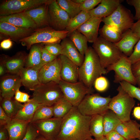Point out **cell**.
Segmentation results:
<instances>
[{
  "label": "cell",
  "instance_id": "cell-16",
  "mask_svg": "<svg viewBox=\"0 0 140 140\" xmlns=\"http://www.w3.org/2000/svg\"><path fill=\"white\" fill-rule=\"evenodd\" d=\"M61 64L60 76L62 80L69 83L79 81V67L65 55L58 56Z\"/></svg>",
  "mask_w": 140,
  "mask_h": 140
},
{
  "label": "cell",
  "instance_id": "cell-12",
  "mask_svg": "<svg viewBox=\"0 0 140 140\" xmlns=\"http://www.w3.org/2000/svg\"><path fill=\"white\" fill-rule=\"evenodd\" d=\"M62 118H52L30 122L39 135L47 140H55L60 131Z\"/></svg>",
  "mask_w": 140,
  "mask_h": 140
},
{
  "label": "cell",
  "instance_id": "cell-48",
  "mask_svg": "<svg viewBox=\"0 0 140 140\" xmlns=\"http://www.w3.org/2000/svg\"><path fill=\"white\" fill-rule=\"evenodd\" d=\"M12 119L7 115L0 106V126H5L10 122Z\"/></svg>",
  "mask_w": 140,
  "mask_h": 140
},
{
  "label": "cell",
  "instance_id": "cell-36",
  "mask_svg": "<svg viewBox=\"0 0 140 140\" xmlns=\"http://www.w3.org/2000/svg\"><path fill=\"white\" fill-rule=\"evenodd\" d=\"M91 17L89 11H81L71 20L65 30L68 34L77 29Z\"/></svg>",
  "mask_w": 140,
  "mask_h": 140
},
{
  "label": "cell",
  "instance_id": "cell-5",
  "mask_svg": "<svg viewBox=\"0 0 140 140\" xmlns=\"http://www.w3.org/2000/svg\"><path fill=\"white\" fill-rule=\"evenodd\" d=\"M33 91L32 98L41 105L53 106L64 97L59 83L54 82L41 84Z\"/></svg>",
  "mask_w": 140,
  "mask_h": 140
},
{
  "label": "cell",
  "instance_id": "cell-8",
  "mask_svg": "<svg viewBox=\"0 0 140 140\" xmlns=\"http://www.w3.org/2000/svg\"><path fill=\"white\" fill-rule=\"evenodd\" d=\"M134 20L130 11L121 4L110 15L102 18V22L123 34L130 29Z\"/></svg>",
  "mask_w": 140,
  "mask_h": 140
},
{
  "label": "cell",
  "instance_id": "cell-43",
  "mask_svg": "<svg viewBox=\"0 0 140 140\" xmlns=\"http://www.w3.org/2000/svg\"><path fill=\"white\" fill-rule=\"evenodd\" d=\"M58 57L52 55L45 48L44 46H42L41 59L42 66L53 61Z\"/></svg>",
  "mask_w": 140,
  "mask_h": 140
},
{
  "label": "cell",
  "instance_id": "cell-20",
  "mask_svg": "<svg viewBox=\"0 0 140 140\" xmlns=\"http://www.w3.org/2000/svg\"><path fill=\"white\" fill-rule=\"evenodd\" d=\"M140 39L130 29L123 34L118 41L114 44L123 53L129 57L133 52L135 45Z\"/></svg>",
  "mask_w": 140,
  "mask_h": 140
},
{
  "label": "cell",
  "instance_id": "cell-56",
  "mask_svg": "<svg viewBox=\"0 0 140 140\" xmlns=\"http://www.w3.org/2000/svg\"><path fill=\"white\" fill-rule=\"evenodd\" d=\"M136 84L140 88V76L135 77Z\"/></svg>",
  "mask_w": 140,
  "mask_h": 140
},
{
  "label": "cell",
  "instance_id": "cell-47",
  "mask_svg": "<svg viewBox=\"0 0 140 140\" xmlns=\"http://www.w3.org/2000/svg\"><path fill=\"white\" fill-rule=\"evenodd\" d=\"M127 3L133 6L135 10L134 20H137L140 19V0H127Z\"/></svg>",
  "mask_w": 140,
  "mask_h": 140
},
{
  "label": "cell",
  "instance_id": "cell-57",
  "mask_svg": "<svg viewBox=\"0 0 140 140\" xmlns=\"http://www.w3.org/2000/svg\"><path fill=\"white\" fill-rule=\"evenodd\" d=\"M74 2L77 4H81L84 2L85 0H72Z\"/></svg>",
  "mask_w": 140,
  "mask_h": 140
},
{
  "label": "cell",
  "instance_id": "cell-19",
  "mask_svg": "<svg viewBox=\"0 0 140 140\" xmlns=\"http://www.w3.org/2000/svg\"><path fill=\"white\" fill-rule=\"evenodd\" d=\"M102 19L91 17L77 30L86 37L88 42L93 43L98 37L99 27Z\"/></svg>",
  "mask_w": 140,
  "mask_h": 140
},
{
  "label": "cell",
  "instance_id": "cell-52",
  "mask_svg": "<svg viewBox=\"0 0 140 140\" xmlns=\"http://www.w3.org/2000/svg\"><path fill=\"white\" fill-rule=\"evenodd\" d=\"M131 68L133 74L135 77L140 76V60L132 64Z\"/></svg>",
  "mask_w": 140,
  "mask_h": 140
},
{
  "label": "cell",
  "instance_id": "cell-54",
  "mask_svg": "<svg viewBox=\"0 0 140 140\" xmlns=\"http://www.w3.org/2000/svg\"><path fill=\"white\" fill-rule=\"evenodd\" d=\"M133 115L136 119L140 120V106L134 107L133 111Z\"/></svg>",
  "mask_w": 140,
  "mask_h": 140
},
{
  "label": "cell",
  "instance_id": "cell-46",
  "mask_svg": "<svg viewBox=\"0 0 140 140\" xmlns=\"http://www.w3.org/2000/svg\"><path fill=\"white\" fill-rule=\"evenodd\" d=\"M15 95V99L20 103H24L29 101L30 100V96L28 94L20 91L19 89L17 90Z\"/></svg>",
  "mask_w": 140,
  "mask_h": 140
},
{
  "label": "cell",
  "instance_id": "cell-58",
  "mask_svg": "<svg viewBox=\"0 0 140 140\" xmlns=\"http://www.w3.org/2000/svg\"><path fill=\"white\" fill-rule=\"evenodd\" d=\"M35 140H47L39 135L37 137Z\"/></svg>",
  "mask_w": 140,
  "mask_h": 140
},
{
  "label": "cell",
  "instance_id": "cell-30",
  "mask_svg": "<svg viewBox=\"0 0 140 140\" xmlns=\"http://www.w3.org/2000/svg\"><path fill=\"white\" fill-rule=\"evenodd\" d=\"M104 136H106L111 132L114 130L122 121L112 110L108 109L103 114Z\"/></svg>",
  "mask_w": 140,
  "mask_h": 140
},
{
  "label": "cell",
  "instance_id": "cell-9",
  "mask_svg": "<svg viewBox=\"0 0 140 140\" xmlns=\"http://www.w3.org/2000/svg\"><path fill=\"white\" fill-rule=\"evenodd\" d=\"M59 84L65 98L74 107H77L86 95L95 91L93 87L88 88L79 81L72 83L61 80Z\"/></svg>",
  "mask_w": 140,
  "mask_h": 140
},
{
  "label": "cell",
  "instance_id": "cell-49",
  "mask_svg": "<svg viewBox=\"0 0 140 140\" xmlns=\"http://www.w3.org/2000/svg\"><path fill=\"white\" fill-rule=\"evenodd\" d=\"M105 136L108 140H127L115 130L111 132Z\"/></svg>",
  "mask_w": 140,
  "mask_h": 140
},
{
  "label": "cell",
  "instance_id": "cell-28",
  "mask_svg": "<svg viewBox=\"0 0 140 140\" xmlns=\"http://www.w3.org/2000/svg\"><path fill=\"white\" fill-rule=\"evenodd\" d=\"M40 104L32 98L22 104L13 118L31 122L36 109Z\"/></svg>",
  "mask_w": 140,
  "mask_h": 140
},
{
  "label": "cell",
  "instance_id": "cell-18",
  "mask_svg": "<svg viewBox=\"0 0 140 140\" xmlns=\"http://www.w3.org/2000/svg\"><path fill=\"white\" fill-rule=\"evenodd\" d=\"M0 22H5L21 27L38 28L32 19L25 12L0 16Z\"/></svg>",
  "mask_w": 140,
  "mask_h": 140
},
{
  "label": "cell",
  "instance_id": "cell-37",
  "mask_svg": "<svg viewBox=\"0 0 140 140\" xmlns=\"http://www.w3.org/2000/svg\"><path fill=\"white\" fill-rule=\"evenodd\" d=\"M57 2L59 6L67 13L71 19L81 11L80 4L74 2L72 0H57Z\"/></svg>",
  "mask_w": 140,
  "mask_h": 140
},
{
  "label": "cell",
  "instance_id": "cell-34",
  "mask_svg": "<svg viewBox=\"0 0 140 140\" xmlns=\"http://www.w3.org/2000/svg\"><path fill=\"white\" fill-rule=\"evenodd\" d=\"M99 33L100 37L113 43L118 41L123 34L114 28L104 24L99 30Z\"/></svg>",
  "mask_w": 140,
  "mask_h": 140
},
{
  "label": "cell",
  "instance_id": "cell-13",
  "mask_svg": "<svg viewBox=\"0 0 140 140\" xmlns=\"http://www.w3.org/2000/svg\"><path fill=\"white\" fill-rule=\"evenodd\" d=\"M48 15L49 25L57 30H65L71 20L67 13L59 6L56 0H53L48 5Z\"/></svg>",
  "mask_w": 140,
  "mask_h": 140
},
{
  "label": "cell",
  "instance_id": "cell-21",
  "mask_svg": "<svg viewBox=\"0 0 140 140\" xmlns=\"http://www.w3.org/2000/svg\"><path fill=\"white\" fill-rule=\"evenodd\" d=\"M27 56L19 52L11 57H5L1 61L4 64L8 73L11 74L19 75L21 69L25 65Z\"/></svg>",
  "mask_w": 140,
  "mask_h": 140
},
{
  "label": "cell",
  "instance_id": "cell-3",
  "mask_svg": "<svg viewBox=\"0 0 140 140\" xmlns=\"http://www.w3.org/2000/svg\"><path fill=\"white\" fill-rule=\"evenodd\" d=\"M68 34V31L66 30H57L47 26L35 29L30 36L19 41L23 46H26L27 49L29 50L33 45L39 43H59Z\"/></svg>",
  "mask_w": 140,
  "mask_h": 140
},
{
  "label": "cell",
  "instance_id": "cell-24",
  "mask_svg": "<svg viewBox=\"0 0 140 140\" xmlns=\"http://www.w3.org/2000/svg\"><path fill=\"white\" fill-rule=\"evenodd\" d=\"M60 44L62 47L61 55L65 56L80 67L83 62L84 56L80 53L72 41L66 37Z\"/></svg>",
  "mask_w": 140,
  "mask_h": 140
},
{
  "label": "cell",
  "instance_id": "cell-4",
  "mask_svg": "<svg viewBox=\"0 0 140 140\" xmlns=\"http://www.w3.org/2000/svg\"><path fill=\"white\" fill-rule=\"evenodd\" d=\"M118 93L111 98L108 109L113 111L122 122L130 120V114L135 103L131 97L120 85L117 88Z\"/></svg>",
  "mask_w": 140,
  "mask_h": 140
},
{
  "label": "cell",
  "instance_id": "cell-41",
  "mask_svg": "<svg viewBox=\"0 0 140 140\" xmlns=\"http://www.w3.org/2000/svg\"><path fill=\"white\" fill-rule=\"evenodd\" d=\"M45 45L44 47L52 55L57 57L61 55L62 47L59 43H52Z\"/></svg>",
  "mask_w": 140,
  "mask_h": 140
},
{
  "label": "cell",
  "instance_id": "cell-6",
  "mask_svg": "<svg viewBox=\"0 0 140 140\" xmlns=\"http://www.w3.org/2000/svg\"><path fill=\"white\" fill-rule=\"evenodd\" d=\"M92 47L98 55L102 66L106 69L117 61L123 54L114 43L100 36L93 43Z\"/></svg>",
  "mask_w": 140,
  "mask_h": 140
},
{
  "label": "cell",
  "instance_id": "cell-40",
  "mask_svg": "<svg viewBox=\"0 0 140 140\" xmlns=\"http://www.w3.org/2000/svg\"><path fill=\"white\" fill-rule=\"evenodd\" d=\"M109 85V82L107 79L101 76L96 79L94 86L96 90L100 92H103L108 89Z\"/></svg>",
  "mask_w": 140,
  "mask_h": 140
},
{
  "label": "cell",
  "instance_id": "cell-51",
  "mask_svg": "<svg viewBox=\"0 0 140 140\" xmlns=\"http://www.w3.org/2000/svg\"><path fill=\"white\" fill-rule=\"evenodd\" d=\"M0 127V140H9V135L6 128L5 126Z\"/></svg>",
  "mask_w": 140,
  "mask_h": 140
},
{
  "label": "cell",
  "instance_id": "cell-59",
  "mask_svg": "<svg viewBox=\"0 0 140 140\" xmlns=\"http://www.w3.org/2000/svg\"><path fill=\"white\" fill-rule=\"evenodd\" d=\"M96 140H108L105 136H103V137Z\"/></svg>",
  "mask_w": 140,
  "mask_h": 140
},
{
  "label": "cell",
  "instance_id": "cell-31",
  "mask_svg": "<svg viewBox=\"0 0 140 140\" xmlns=\"http://www.w3.org/2000/svg\"><path fill=\"white\" fill-rule=\"evenodd\" d=\"M89 130L92 136L96 140L103 137L104 136V127L103 116L101 114H97L91 116Z\"/></svg>",
  "mask_w": 140,
  "mask_h": 140
},
{
  "label": "cell",
  "instance_id": "cell-1",
  "mask_svg": "<svg viewBox=\"0 0 140 140\" xmlns=\"http://www.w3.org/2000/svg\"><path fill=\"white\" fill-rule=\"evenodd\" d=\"M91 116L81 114L73 107L62 118L59 133L55 140H87L92 138L89 130Z\"/></svg>",
  "mask_w": 140,
  "mask_h": 140
},
{
  "label": "cell",
  "instance_id": "cell-17",
  "mask_svg": "<svg viewBox=\"0 0 140 140\" xmlns=\"http://www.w3.org/2000/svg\"><path fill=\"white\" fill-rule=\"evenodd\" d=\"M35 30L19 27L6 22H0V33L15 41H19L29 36Z\"/></svg>",
  "mask_w": 140,
  "mask_h": 140
},
{
  "label": "cell",
  "instance_id": "cell-50",
  "mask_svg": "<svg viewBox=\"0 0 140 140\" xmlns=\"http://www.w3.org/2000/svg\"><path fill=\"white\" fill-rule=\"evenodd\" d=\"M130 29L135 35L140 38V19L134 23Z\"/></svg>",
  "mask_w": 140,
  "mask_h": 140
},
{
  "label": "cell",
  "instance_id": "cell-22",
  "mask_svg": "<svg viewBox=\"0 0 140 140\" xmlns=\"http://www.w3.org/2000/svg\"><path fill=\"white\" fill-rule=\"evenodd\" d=\"M140 124L136 121L131 120L122 122L116 127L117 131L127 140L138 139L140 132Z\"/></svg>",
  "mask_w": 140,
  "mask_h": 140
},
{
  "label": "cell",
  "instance_id": "cell-38",
  "mask_svg": "<svg viewBox=\"0 0 140 140\" xmlns=\"http://www.w3.org/2000/svg\"><path fill=\"white\" fill-rule=\"evenodd\" d=\"M53 117V106L41 104L35 111L31 122L49 118Z\"/></svg>",
  "mask_w": 140,
  "mask_h": 140
},
{
  "label": "cell",
  "instance_id": "cell-35",
  "mask_svg": "<svg viewBox=\"0 0 140 140\" xmlns=\"http://www.w3.org/2000/svg\"><path fill=\"white\" fill-rule=\"evenodd\" d=\"M73 107L64 97L53 106V117L62 118Z\"/></svg>",
  "mask_w": 140,
  "mask_h": 140
},
{
  "label": "cell",
  "instance_id": "cell-14",
  "mask_svg": "<svg viewBox=\"0 0 140 140\" xmlns=\"http://www.w3.org/2000/svg\"><path fill=\"white\" fill-rule=\"evenodd\" d=\"M61 60L58 56L53 61L42 66L39 72L40 83L44 84L54 82L59 83L61 80Z\"/></svg>",
  "mask_w": 140,
  "mask_h": 140
},
{
  "label": "cell",
  "instance_id": "cell-29",
  "mask_svg": "<svg viewBox=\"0 0 140 140\" xmlns=\"http://www.w3.org/2000/svg\"><path fill=\"white\" fill-rule=\"evenodd\" d=\"M42 47V46L37 44L32 46L26 60V68H32L39 70L42 67L41 59Z\"/></svg>",
  "mask_w": 140,
  "mask_h": 140
},
{
  "label": "cell",
  "instance_id": "cell-32",
  "mask_svg": "<svg viewBox=\"0 0 140 140\" xmlns=\"http://www.w3.org/2000/svg\"><path fill=\"white\" fill-rule=\"evenodd\" d=\"M0 106L5 113L12 119L13 118L21 107L22 104L13 97L3 99L0 97Z\"/></svg>",
  "mask_w": 140,
  "mask_h": 140
},
{
  "label": "cell",
  "instance_id": "cell-39",
  "mask_svg": "<svg viewBox=\"0 0 140 140\" xmlns=\"http://www.w3.org/2000/svg\"><path fill=\"white\" fill-rule=\"evenodd\" d=\"M119 83L122 88L129 95L140 101V88L125 81H122Z\"/></svg>",
  "mask_w": 140,
  "mask_h": 140
},
{
  "label": "cell",
  "instance_id": "cell-53",
  "mask_svg": "<svg viewBox=\"0 0 140 140\" xmlns=\"http://www.w3.org/2000/svg\"><path fill=\"white\" fill-rule=\"evenodd\" d=\"M12 45V42L11 39L8 38L2 41L0 43V47L3 49L8 50L10 48Z\"/></svg>",
  "mask_w": 140,
  "mask_h": 140
},
{
  "label": "cell",
  "instance_id": "cell-33",
  "mask_svg": "<svg viewBox=\"0 0 140 140\" xmlns=\"http://www.w3.org/2000/svg\"><path fill=\"white\" fill-rule=\"evenodd\" d=\"M68 36L78 49L80 53L84 56L88 47L86 37L77 30L69 34Z\"/></svg>",
  "mask_w": 140,
  "mask_h": 140
},
{
  "label": "cell",
  "instance_id": "cell-7",
  "mask_svg": "<svg viewBox=\"0 0 140 140\" xmlns=\"http://www.w3.org/2000/svg\"><path fill=\"white\" fill-rule=\"evenodd\" d=\"M111 98L110 96L104 97L99 94L92 93L86 95L77 107L82 114L92 116L102 114L108 109Z\"/></svg>",
  "mask_w": 140,
  "mask_h": 140
},
{
  "label": "cell",
  "instance_id": "cell-55",
  "mask_svg": "<svg viewBox=\"0 0 140 140\" xmlns=\"http://www.w3.org/2000/svg\"><path fill=\"white\" fill-rule=\"evenodd\" d=\"M6 73H8L6 68L3 63L1 61L0 64V76L2 77L4 76Z\"/></svg>",
  "mask_w": 140,
  "mask_h": 140
},
{
  "label": "cell",
  "instance_id": "cell-45",
  "mask_svg": "<svg viewBox=\"0 0 140 140\" xmlns=\"http://www.w3.org/2000/svg\"><path fill=\"white\" fill-rule=\"evenodd\" d=\"M128 58L132 64L140 60V39L135 46L132 53Z\"/></svg>",
  "mask_w": 140,
  "mask_h": 140
},
{
  "label": "cell",
  "instance_id": "cell-15",
  "mask_svg": "<svg viewBox=\"0 0 140 140\" xmlns=\"http://www.w3.org/2000/svg\"><path fill=\"white\" fill-rule=\"evenodd\" d=\"M22 84L19 75L11 74L2 77L0 80V97L12 98Z\"/></svg>",
  "mask_w": 140,
  "mask_h": 140
},
{
  "label": "cell",
  "instance_id": "cell-61",
  "mask_svg": "<svg viewBox=\"0 0 140 140\" xmlns=\"http://www.w3.org/2000/svg\"><path fill=\"white\" fill-rule=\"evenodd\" d=\"M138 139V140H140V132L139 137Z\"/></svg>",
  "mask_w": 140,
  "mask_h": 140
},
{
  "label": "cell",
  "instance_id": "cell-2",
  "mask_svg": "<svg viewBox=\"0 0 140 140\" xmlns=\"http://www.w3.org/2000/svg\"><path fill=\"white\" fill-rule=\"evenodd\" d=\"M108 72L102 66L93 48L88 47L85 54L83 62L79 67V81L87 87L92 88L97 78Z\"/></svg>",
  "mask_w": 140,
  "mask_h": 140
},
{
  "label": "cell",
  "instance_id": "cell-10",
  "mask_svg": "<svg viewBox=\"0 0 140 140\" xmlns=\"http://www.w3.org/2000/svg\"><path fill=\"white\" fill-rule=\"evenodd\" d=\"M53 0H9L0 5V16L23 12L41 5L49 4Z\"/></svg>",
  "mask_w": 140,
  "mask_h": 140
},
{
  "label": "cell",
  "instance_id": "cell-60",
  "mask_svg": "<svg viewBox=\"0 0 140 140\" xmlns=\"http://www.w3.org/2000/svg\"><path fill=\"white\" fill-rule=\"evenodd\" d=\"M87 140H96L95 139H93V138H92L90 139H88Z\"/></svg>",
  "mask_w": 140,
  "mask_h": 140
},
{
  "label": "cell",
  "instance_id": "cell-27",
  "mask_svg": "<svg viewBox=\"0 0 140 140\" xmlns=\"http://www.w3.org/2000/svg\"><path fill=\"white\" fill-rule=\"evenodd\" d=\"M48 5L43 4L25 11L33 20L38 28L45 26L49 25L48 15Z\"/></svg>",
  "mask_w": 140,
  "mask_h": 140
},
{
  "label": "cell",
  "instance_id": "cell-23",
  "mask_svg": "<svg viewBox=\"0 0 140 140\" xmlns=\"http://www.w3.org/2000/svg\"><path fill=\"white\" fill-rule=\"evenodd\" d=\"M123 1L102 0L96 8L89 11L91 17L103 18L110 15Z\"/></svg>",
  "mask_w": 140,
  "mask_h": 140
},
{
  "label": "cell",
  "instance_id": "cell-26",
  "mask_svg": "<svg viewBox=\"0 0 140 140\" xmlns=\"http://www.w3.org/2000/svg\"><path fill=\"white\" fill-rule=\"evenodd\" d=\"M39 70L32 68H23L20 71L22 83L23 86L33 90L41 83L39 78Z\"/></svg>",
  "mask_w": 140,
  "mask_h": 140
},
{
  "label": "cell",
  "instance_id": "cell-25",
  "mask_svg": "<svg viewBox=\"0 0 140 140\" xmlns=\"http://www.w3.org/2000/svg\"><path fill=\"white\" fill-rule=\"evenodd\" d=\"M29 122L21 121L15 118L5 127L9 135V140H21L25 135Z\"/></svg>",
  "mask_w": 140,
  "mask_h": 140
},
{
  "label": "cell",
  "instance_id": "cell-44",
  "mask_svg": "<svg viewBox=\"0 0 140 140\" xmlns=\"http://www.w3.org/2000/svg\"><path fill=\"white\" fill-rule=\"evenodd\" d=\"M102 0H85L80 4L81 11L89 12L94 9V8L100 3Z\"/></svg>",
  "mask_w": 140,
  "mask_h": 140
},
{
  "label": "cell",
  "instance_id": "cell-42",
  "mask_svg": "<svg viewBox=\"0 0 140 140\" xmlns=\"http://www.w3.org/2000/svg\"><path fill=\"white\" fill-rule=\"evenodd\" d=\"M39 135L37 130L30 123L28 126L26 133L21 140H35Z\"/></svg>",
  "mask_w": 140,
  "mask_h": 140
},
{
  "label": "cell",
  "instance_id": "cell-11",
  "mask_svg": "<svg viewBox=\"0 0 140 140\" xmlns=\"http://www.w3.org/2000/svg\"><path fill=\"white\" fill-rule=\"evenodd\" d=\"M131 65L128 57L123 53L117 61L109 66L106 69L108 72L114 71V82L119 83L125 81L135 86L137 85L136 78L132 71Z\"/></svg>",
  "mask_w": 140,
  "mask_h": 140
},
{
  "label": "cell",
  "instance_id": "cell-62",
  "mask_svg": "<svg viewBox=\"0 0 140 140\" xmlns=\"http://www.w3.org/2000/svg\"><path fill=\"white\" fill-rule=\"evenodd\" d=\"M138 140V139H135L134 140Z\"/></svg>",
  "mask_w": 140,
  "mask_h": 140
}]
</instances>
